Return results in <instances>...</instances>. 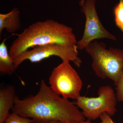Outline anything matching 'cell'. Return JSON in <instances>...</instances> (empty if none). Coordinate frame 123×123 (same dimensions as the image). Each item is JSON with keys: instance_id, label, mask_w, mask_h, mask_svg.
<instances>
[{"instance_id": "6da1fadb", "label": "cell", "mask_w": 123, "mask_h": 123, "mask_svg": "<svg viewBox=\"0 0 123 123\" xmlns=\"http://www.w3.org/2000/svg\"><path fill=\"white\" fill-rule=\"evenodd\" d=\"M60 95L42 79L37 93L22 99L18 97L12 111L22 117L35 120L38 123L86 120L74 102Z\"/></svg>"}, {"instance_id": "7a4b0ae2", "label": "cell", "mask_w": 123, "mask_h": 123, "mask_svg": "<svg viewBox=\"0 0 123 123\" xmlns=\"http://www.w3.org/2000/svg\"><path fill=\"white\" fill-rule=\"evenodd\" d=\"M73 29L52 19L33 23L25 29L13 42L9 54L14 61L31 48L50 43L77 45Z\"/></svg>"}, {"instance_id": "3957f363", "label": "cell", "mask_w": 123, "mask_h": 123, "mask_svg": "<svg viewBox=\"0 0 123 123\" xmlns=\"http://www.w3.org/2000/svg\"><path fill=\"white\" fill-rule=\"evenodd\" d=\"M92 58L91 67L97 76L108 78L116 86L123 74V50L106 48L103 43L94 41L85 48Z\"/></svg>"}, {"instance_id": "277c9868", "label": "cell", "mask_w": 123, "mask_h": 123, "mask_svg": "<svg viewBox=\"0 0 123 123\" xmlns=\"http://www.w3.org/2000/svg\"><path fill=\"white\" fill-rule=\"evenodd\" d=\"M98 95L96 97L81 96L74 102L81 109L85 118L91 121L99 118L104 113L114 116L117 111L118 100L116 93L111 86L106 85L99 87Z\"/></svg>"}, {"instance_id": "5b68a950", "label": "cell", "mask_w": 123, "mask_h": 123, "mask_svg": "<svg viewBox=\"0 0 123 123\" xmlns=\"http://www.w3.org/2000/svg\"><path fill=\"white\" fill-rule=\"evenodd\" d=\"M32 48L22 52L14 61L16 70L25 60L36 63L52 56L60 57L62 61L72 62L78 68L81 66L82 62L78 56L77 45L69 46L54 43L36 46Z\"/></svg>"}, {"instance_id": "8992f818", "label": "cell", "mask_w": 123, "mask_h": 123, "mask_svg": "<svg viewBox=\"0 0 123 123\" xmlns=\"http://www.w3.org/2000/svg\"><path fill=\"white\" fill-rule=\"evenodd\" d=\"M50 87L65 98L77 100L82 88V80L68 61H62L53 69L49 78Z\"/></svg>"}, {"instance_id": "52a82bcc", "label": "cell", "mask_w": 123, "mask_h": 123, "mask_svg": "<svg viewBox=\"0 0 123 123\" xmlns=\"http://www.w3.org/2000/svg\"><path fill=\"white\" fill-rule=\"evenodd\" d=\"M96 0H86L81 11L86 17V23L83 36L77 42L79 50H82L94 40L107 39L116 41V38L108 31L99 20L95 8Z\"/></svg>"}, {"instance_id": "ba28073f", "label": "cell", "mask_w": 123, "mask_h": 123, "mask_svg": "<svg viewBox=\"0 0 123 123\" xmlns=\"http://www.w3.org/2000/svg\"><path fill=\"white\" fill-rule=\"evenodd\" d=\"M18 97L15 88L12 85H7L0 90V123H5L10 115Z\"/></svg>"}, {"instance_id": "9c48e42d", "label": "cell", "mask_w": 123, "mask_h": 123, "mask_svg": "<svg viewBox=\"0 0 123 123\" xmlns=\"http://www.w3.org/2000/svg\"><path fill=\"white\" fill-rule=\"evenodd\" d=\"M20 10L14 8L7 13L0 14V36L4 29L9 33H13L21 27Z\"/></svg>"}, {"instance_id": "30bf717a", "label": "cell", "mask_w": 123, "mask_h": 123, "mask_svg": "<svg viewBox=\"0 0 123 123\" xmlns=\"http://www.w3.org/2000/svg\"><path fill=\"white\" fill-rule=\"evenodd\" d=\"M5 39L0 44V73L1 75H12L15 72L14 61L10 56Z\"/></svg>"}, {"instance_id": "8fae6325", "label": "cell", "mask_w": 123, "mask_h": 123, "mask_svg": "<svg viewBox=\"0 0 123 123\" xmlns=\"http://www.w3.org/2000/svg\"><path fill=\"white\" fill-rule=\"evenodd\" d=\"M113 12L116 25L123 34V0H119L114 8Z\"/></svg>"}, {"instance_id": "7c38bea8", "label": "cell", "mask_w": 123, "mask_h": 123, "mask_svg": "<svg viewBox=\"0 0 123 123\" xmlns=\"http://www.w3.org/2000/svg\"><path fill=\"white\" fill-rule=\"evenodd\" d=\"M5 123H38L35 120L24 118L12 112L10 114Z\"/></svg>"}, {"instance_id": "4fadbf2b", "label": "cell", "mask_w": 123, "mask_h": 123, "mask_svg": "<svg viewBox=\"0 0 123 123\" xmlns=\"http://www.w3.org/2000/svg\"><path fill=\"white\" fill-rule=\"evenodd\" d=\"M116 86L117 100L123 103V74Z\"/></svg>"}, {"instance_id": "5bb4252c", "label": "cell", "mask_w": 123, "mask_h": 123, "mask_svg": "<svg viewBox=\"0 0 123 123\" xmlns=\"http://www.w3.org/2000/svg\"><path fill=\"white\" fill-rule=\"evenodd\" d=\"M101 121L98 123H115L112 120L111 117L106 113H104L99 117Z\"/></svg>"}, {"instance_id": "9a60e30c", "label": "cell", "mask_w": 123, "mask_h": 123, "mask_svg": "<svg viewBox=\"0 0 123 123\" xmlns=\"http://www.w3.org/2000/svg\"><path fill=\"white\" fill-rule=\"evenodd\" d=\"M62 123H92L91 121L88 119L85 120L83 121H71L69 122H62Z\"/></svg>"}, {"instance_id": "2e32d148", "label": "cell", "mask_w": 123, "mask_h": 123, "mask_svg": "<svg viewBox=\"0 0 123 123\" xmlns=\"http://www.w3.org/2000/svg\"><path fill=\"white\" fill-rule=\"evenodd\" d=\"M85 0H80V1H79V5H80V6L81 7H82V6L84 5Z\"/></svg>"}, {"instance_id": "e0dca14e", "label": "cell", "mask_w": 123, "mask_h": 123, "mask_svg": "<svg viewBox=\"0 0 123 123\" xmlns=\"http://www.w3.org/2000/svg\"><path fill=\"white\" fill-rule=\"evenodd\" d=\"M45 123H62L61 122L58 121H48V122H46Z\"/></svg>"}]
</instances>
